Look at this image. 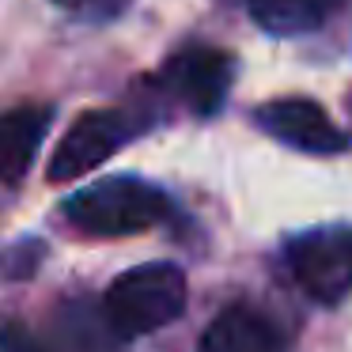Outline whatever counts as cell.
Listing matches in <instances>:
<instances>
[{
    "label": "cell",
    "instance_id": "obj_1",
    "mask_svg": "<svg viewBox=\"0 0 352 352\" xmlns=\"http://www.w3.org/2000/svg\"><path fill=\"white\" fill-rule=\"evenodd\" d=\"M186 307V276L170 261H144V265L122 273L107 292V322L118 341L155 333L170 326Z\"/></svg>",
    "mask_w": 352,
    "mask_h": 352
},
{
    "label": "cell",
    "instance_id": "obj_10",
    "mask_svg": "<svg viewBox=\"0 0 352 352\" xmlns=\"http://www.w3.org/2000/svg\"><path fill=\"white\" fill-rule=\"evenodd\" d=\"M54 333L65 352H110L118 344V333L110 329L107 311L91 303H69L57 311Z\"/></svg>",
    "mask_w": 352,
    "mask_h": 352
},
{
    "label": "cell",
    "instance_id": "obj_8",
    "mask_svg": "<svg viewBox=\"0 0 352 352\" xmlns=\"http://www.w3.org/2000/svg\"><path fill=\"white\" fill-rule=\"evenodd\" d=\"M50 129L46 107H19L0 114V182H16L31 167L42 137Z\"/></svg>",
    "mask_w": 352,
    "mask_h": 352
},
{
    "label": "cell",
    "instance_id": "obj_5",
    "mask_svg": "<svg viewBox=\"0 0 352 352\" xmlns=\"http://www.w3.org/2000/svg\"><path fill=\"white\" fill-rule=\"evenodd\" d=\"M133 137V125L118 110H87L69 125L65 140L57 144L54 160H50V182H69L99 163H107L125 140Z\"/></svg>",
    "mask_w": 352,
    "mask_h": 352
},
{
    "label": "cell",
    "instance_id": "obj_4",
    "mask_svg": "<svg viewBox=\"0 0 352 352\" xmlns=\"http://www.w3.org/2000/svg\"><path fill=\"white\" fill-rule=\"evenodd\" d=\"M231 80H235V57L212 46L182 50L160 72V87L197 118H212L228 102Z\"/></svg>",
    "mask_w": 352,
    "mask_h": 352
},
{
    "label": "cell",
    "instance_id": "obj_7",
    "mask_svg": "<svg viewBox=\"0 0 352 352\" xmlns=\"http://www.w3.org/2000/svg\"><path fill=\"white\" fill-rule=\"evenodd\" d=\"M197 352H284V344L258 311L235 303L208 322Z\"/></svg>",
    "mask_w": 352,
    "mask_h": 352
},
{
    "label": "cell",
    "instance_id": "obj_11",
    "mask_svg": "<svg viewBox=\"0 0 352 352\" xmlns=\"http://www.w3.org/2000/svg\"><path fill=\"white\" fill-rule=\"evenodd\" d=\"M0 352H46V344L23 322H0Z\"/></svg>",
    "mask_w": 352,
    "mask_h": 352
},
{
    "label": "cell",
    "instance_id": "obj_12",
    "mask_svg": "<svg viewBox=\"0 0 352 352\" xmlns=\"http://www.w3.org/2000/svg\"><path fill=\"white\" fill-rule=\"evenodd\" d=\"M57 4H65V8H80L84 0H57Z\"/></svg>",
    "mask_w": 352,
    "mask_h": 352
},
{
    "label": "cell",
    "instance_id": "obj_6",
    "mask_svg": "<svg viewBox=\"0 0 352 352\" xmlns=\"http://www.w3.org/2000/svg\"><path fill=\"white\" fill-rule=\"evenodd\" d=\"M261 133L288 148H299L307 155H337L349 148L344 129H337L326 118V110L311 99H273L254 114Z\"/></svg>",
    "mask_w": 352,
    "mask_h": 352
},
{
    "label": "cell",
    "instance_id": "obj_2",
    "mask_svg": "<svg viewBox=\"0 0 352 352\" xmlns=\"http://www.w3.org/2000/svg\"><path fill=\"white\" fill-rule=\"evenodd\" d=\"M170 201L140 178H99L65 201V216L91 235H140L163 223Z\"/></svg>",
    "mask_w": 352,
    "mask_h": 352
},
{
    "label": "cell",
    "instance_id": "obj_9",
    "mask_svg": "<svg viewBox=\"0 0 352 352\" xmlns=\"http://www.w3.org/2000/svg\"><path fill=\"white\" fill-rule=\"evenodd\" d=\"M344 0H246L254 23L276 38H299L329 23Z\"/></svg>",
    "mask_w": 352,
    "mask_h": 352
},
{
    "label": "cell",
    "instance_id": "obj_3",
    "mask_svg": "<svg viewBox=\"0 0 352 352\" xmlns=\"http://www.w3.org/2000/svg\"><path fill=\"white\" fill-rule=\"evenodd\" d=\"M288 269L307 299L322 307H337L352 292V231L326 228L307 231L288 243Z\"/></svg>",
    "mask_w": 352,
    "mask_h": 352
}]
</instances>
